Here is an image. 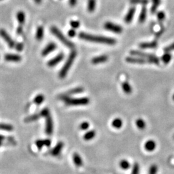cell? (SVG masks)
I'll list each match as a JSON object with an SVG mask.
<instances>
[{"instance_id": "cell-7", "label": "cell", "mask_w": 174, "mask_h": 174, "mask_svg": "<svg viewBox=\"0 0 174 174\" xmlns=\"http://www.w3.org/2000/svg\"><path fill=\"white\" fill-rule=\"evenodd\" d=\"M0 36H2L3 39L5 41V42L7 43L9 47H10L11 48H14L15 47V43L12 39L11 38V36L8 34V33L6 32V30H5L4 29H0Z\"/></svg>"}, {"instance_id": "cell-35", "label": "cell", "mask_w": 174, "mask_h": 174, "mask_svg": "<svg viewBox=\"0 0 174 174\" xmlns=\"http://www.w3.org/2000/svg\"><path fill=\"white\" fill-rule=\"evenodd\" d=\"M132 4H141L143 5H146L148 3V0H130Z\"/></svg>"}, {"instance_id": "cell-15", "label": "cell", "mask_w": 174, "mask_h": 174, "mask_svg": "<svg viewBox=\"0 0 174 174\" xmlns=\"http://www.w3.org/2000/svg\"><path fill=\"white\" fill-rule=\"evenodd\" d=\"M64 144L63 142H59V143L55 146V147L52 150L51 154L53 156H57L61 152V150L63 148Z\"/></svg>"}, {"instance_id": "cell-17", "label": "cell", "mask_w": 174, "mask_h": 174, "mask_svg": "<svg viewBox=\"0 0 174 174\" xmlns=\"http://www.w3.org/2000/svg\"><path fill=\"white\" fill-rule=\"evenodd\" d=\"M56 47H57L56 45L54 43H49L42 51V56H47V55L49 54L50 52H52L56 48Z\"/></svg>"}, {"instance_id": "cell-39", "label": "cell", "mask_w": 174, "mask_h": 174, "mask_svg": "<svg viewBox=\"0 0 174 174\" xmlns=\"http://www.w3.org/2000/svg\"><path fill=\"white\" fill-rule=\"evenodd\" d=\"M40 116H42V117H47V116H48L50 115V113H49V110L48 108H44L43 110H42V112H40L39 113Z\"/></svg>"}, {"instance_id": "cell-18", "label": "cell", "mask_w": 174, "mask_h": 174, "mask_svg": "<svg viewBox=\"0 0 174 174\" xmlns=\"http://www.w3.org/2000/svg\"><path fill=\"white\" fill-rule=\"evenodd\" d=\"M156 148V143L153 140H148L144 144V148L148 152H152Z\"/></svg>"}, {"instance_id": "cell-27", "label": "cell", "mask_w": 174, "mask_h": 174, "mask_svg": "<svg viewBox=\"0 0 174 174\" xmlns=\"http://www.w3.org/2000/svg\"><path fill=\"white\" fill-rule=\"evenodd\" d=\"M135 124L137 127L140 130H143L146 128V123L142 119H137L135 121Z\"/></svg>"}, {"instance_id": "cell-37", "label": "cell", "mask_w": 174, "mask_h": 174, "mask_svg": "<svg viewBox=\"0 0 174 174\" xmlns=\"http://www.w3.org/2000/svg\"><path fill=\"white\" fill-rule=\"evenodd\" d=\"M139 165L138 163H135L133 166L132 174H139Z\"/></svg>"}, {"instance_id": "cell-1", "label": "cell", "mask_w": 174, "mask_h": 174, "mask_svg": "<svg viewBox=\"0 0 174 174\" xmlns=\"http://www.w3.org/2000/svg\"><path fill=\"white\" fill-rule=\"evenodd\" d=\"M79 38L81 39L88 41V42L108 45H113L116 43V40L113 38L105 37V36L92 35L85 33H80L79 34Z\"/></svg>"}, {"instance_id": "cell-36", "label": "cell", "mask_w": 174, "mask_h": 174, "mask_svg": "<svg viewBox=\"0 0 174 174\" xmlns=\"http://www.w3.org/2000/svg\"><path fill=\"white\" fill-rule=\"evenodd\" d=\"M157 166L155 164H152L151 165V166L149 168V171H148V174H157Z\"/></svg>"}, {"instance_id": "cell-42", "label": "cell", "mask_w": 174, "mask_h": 174, "mask_svg": "<svg viewBox=\"0 0 174 174\" xmlns=\"http://www.w3.org/2000/svg\"><path fill=\"white\" fill-rule=\"evenodd\" d=\"M70 24L72 28L77 29V28H79V26L80 25V23L78 21H71Z\"/></svg>"}, {"instance_id": "cell-23", "label": "cell", "mask_w": 174, "mask_h": 174, "mask_svg": "<svg viewBox=\"0 0 174 174\" xmlns=\"http://www.w3.org/2000/svg\"><path fill=\"white\" fill-rule=\"evenodd\" d=\"M122 89L124 92L126 94H130L132 92V87L128 82H124V83H122Z\"/></svg>"}, {"instance_id": "cell-34", "label": "cell", "mask_w": 174, "mask_h": 174, "mask_svg": "<svg viewBox=\"0 0 174 174\" xmlns=\"http://www.w3.org/2000/svg\"><path fill=\"white\" fill-rule=\"evenodd\" d=\"M153 5L152 7L151 8V12L152 13H155L157 11V8L160 5V0H152Z\"/></svg>"}, {"instance_id": "cell-9", "label": "cell", "mask_w": 174, "mask_h": 174, "mask_svg": "<svg viewBox=\"0 0 174 174\" xmlns=\"http://www.w3.org/2000/svg\"><path fill=\"white\" fill-rule=\"evenodd\" d=\"M47 120H46V128H45V132L48 135H51L53 132V121L52 120V117L50 115L47 116Z\"/></svg>"}, {"instance_id": "cell-2", "label": "cell", "mask_w": 174, "mask_h": 174, "mask_svg": "<svg viewBox=\"0 0 174 174\" xmlns=\"http://www.w3.org/2000/svg\"><path fill=\"white\" fill-rule=\"evenodd\" d=\"M76 56H77V52L75 51V50H73V51L70 52L65 64L63 67L62 69L60 70V72H59V76L61 79L65 78V77L67 76V73L68 70H70V68L71 67V66L72 65V63L73 62H74Z\"/></svg>"}, {"instance_id": "cell-28", "label": "cell", "mask_w": 174, "mask_h": 174, "mask_svg": "<svg viewBox=\"0 0 174 174\" xmlns=\"http://www.w3.org/2000/svg\"><path fill=\"white\" fill-rule=\"evenodd\" d=\"M39 117H40L39 114H34V115H33V116H30L26 117L24 120V121L25 123L34 122L35 121H37L39 118Z\"/></svg>"}, {"instance_id": "cell-20", "label": "cell", "mask_w": 174, "mask_h": 174, "mask_svg": "<svg viewBox=\"0 0 174 174\" xmlns=\"http://www.w3.org/2000/svg\"><path fill=\"white\" fill-rule=\"evenodd\" d=\"M157 46V43L156 42H146V43H141L139 44V47L143 49H147V48H155Z\"/></svg>"}, {"instance_id": "cell-31", "label": "cell", "mask_w": 174, "mask_h": 174, "mask_svg": "<svg viewBox=\"0 0 174 174\" xmlns=\"http://www.w3.org/2000/svg\"><path fill=\"white\" fill-rule=\"evenodd\" d=\"M87 8L89 12H93L95 8V0H89Z\"/></svg>"}, {"instance_id": "cell-24", "label": "cell", "mask_w": 174, "mask_h": 174, "mask_svg": "<svg viewBox=\"0 0 174 174\" xmlns=\"http://www.w3.org/2000/svg\"><path fill=\"white\" fill-rule=\"evenodd\" d=\"M43 34H44L43 27L42 26H40L38 28L37 31H36V39H37V40H38V41L42 40L43 38Z\"/></svg>"}, {"instance_id": "cell-8", "label": "cell", "mask_w": 174, "mask_h": 174, "mask_svg": "<svg viewBox=\"0 0 174 174\" xmlns=\"http://www.w3.org/2000/svg\"><path fill=\"white\" fill-rule=\"evenodd\" d=\"M83 91H84V89L83 88V87H81V86L76 87V88H75V89H73L70 90L69 91H68L67 93L62 94L61 95H60V98L62 99L64 98L69 97V96L71 95H74V94H76L81 93V92H83Z\"/></svg>"}, {"instance_id": "cell-47", "label": "cell", "mask_w": 174, "mask_h": 174, "mask_svg": "<svg viewBox=\"0 0 174 174\" xmlns=\"http://www.w3.org/2000/svg\"><path fill=\"white\" fill-rule=\"evenodd\" d=\"M4 139H5V137L2 135H0V146H1V145L2 144Z\"/></svg>"}, {"instance_id": "cell-43", "label": "cell", "mask_w": 174, "mask_h": 174, "mask_svg": "<svg viewBox=\"0 0 174 174\" xmlns=\"http://www.w3.org/2000/svg\"><path fill=\"white\" fill-rule=\"evenodd\" d=\"M15 47L17 51H21V50L23 49V45L21 43H18L15 45Z\"/></svg>"}, {"instance_id": "cell-45", "label": "cell", "mask_w": 174, "mask_h": 174, "mask_svg": "<svg viewBox=\"0 0 174 174\" xmlns=\"http://www.w3.org/2000/svg\"><path fill=\"white\" fill-rule=\"evenodd\" d=\"M77 0H69V4L71 7H74L77 4Z\"/></svg>"}, {"instance_id": "cell-12", "label": "cell", "mask_w": 174, "mask_h": 174, "mask_svg": "<svg viewBox=\"0 0 174 174\" xmlns=\"http://www.w3.org/2000/svg\"><path fill=\"white\" fill-rule=\"evenodd\" d=\"M64 58V55L63 54L61 53V54H58L57 56H56L55 57H54L53 59H52L51 60H50L48 63H47V65L48 67H54V66H56V65H57V64L59 63V62H61L63 59Z\"/></svg>"}, {"instance_id": "cell-5", "label": "cell", "mask_w": 174, "mask_h": 174, "mask_svg": "<svg viewBox=\"0 0 174 174\" xmlns=\"http://www.w3.org/2000/svg\"><path fill=\"white\" fill-rule=\"evenodd\" d=\"M50 30H51L52 33L56 36V37L57 38V39L61 42L64 45H66L67 47H68V48H73L74 47V45L72 42H71L70 41L68 40V39H67L65 36H64L62 33L59 30L56 26H52L51 29H50Z\"/></svg>"}, {"instance_id": "cell-25", "label": "cell", "mask_w": 174, "mask_h": 174, "mask_svg": "<svg viewBox=\"0 0 174 174\" xmlns=\"http://www.w3.org/2000/svg\"><path fill=\"white\" fill-rule=\"evenodd\" d=\"M95 136V132L94 130H90L87 132L84 135L83 138L85 141H90L94 139Z\"/></svg>"}, {"instance_id": "cell-48", "label": "cell", "mask_w": 174, "mask_h": 174, "mask_svg": "<svg viewBox=\"0 0 174 174\" xmlns=\"http://www.w3.org/2000/svg\"><path fill=\"white\" fill-rule=\"evenodd\" d=\"M34 2H35L36 3H37V4H40L41 3H42V0H34Z\"/></svg>"}, {"instance_id": "cell-10", "label": "cell", "mask_w": 174, "mask_h": 174, "mask_svg": "<svg viewBox=\"0 0 174 174\" xmlns=\"http://www.w3.org/2000/svg\"><path fill=\"white\" fill-rule=\"evenodd\" d=\"M126 61L130 63H135V64H145L148 61L146 59L141 57H127L126 58Z\"/></svg>"}, {"instance_id": "cell-19", "label": "cell", "mask_w": 174, "mask_h": 174, "mask_svg": "<svg viewBox=\"0 0 174 174\" xmlns=\"http://www.w3.org/2000/svg\"><path fill=\"white\" fill-rule=\"evenodd\" d=\"M73 161L75 164V165L77 167H81L83 166V159L77 153H74L73 154Z\"/></svg>"}, {"instance_id": "cell-4", "label": "cell", "mask_w": 174, "mask_h": 174, "mask_svg": "<svg viewBox=\"0 0 174 174\" xmlns=\"http://www.w3.org/2000/svg\"><path fill=\"white\" fill-rule=\"evenodd\" d=\"M130 54L132 56L144 58L148 61V62L150 63L155 64V65H159V59L157 56H155V55L139 51V50H132L130 52Z\"/></svg>"}, {"instance_id": "cell-32", "label": "cell", "mask_w": 174, "mask_h": 174, "mask_svg": "<svg viewBox=\"0 0 174 174\" xmlns=\"http://www.w3.org/2000/svg\"><path fill=\"white\" fill-rule=\"evenodd\" d=\"M171 59H172V55L169 52H166L164 55H163V56L161 57L163 62L165 64H168L171 61Z\"/></svg>"}, {"instance_id": "cell-40", "label": "cell", "mask_w": 174, "mask_h": 174, "mask_svg": "<svg viewBox=\"0 0 174 174\" xmlns=\"http://www.w3.org/2000/svg\"><path fill=\"white\" fill-rule=\"evenodd\" d=\"M79 128L82 130H86L89 128V123L88 122L82 123L79 126Z\"/></svg>"}, {"instance_id": "cell-41", "label": "cell", "mask_w": 174, "mask_h": 174, "mask_svg": "<svg viewBox=\"0 0 174 174\" xmlns=\"http://www.w3.org/2000/svg\"><path fill=\"white\" fill-rule=\"evenodd\" d=\"M163 50L165 52H170L171 51H173V50H174V43H172L171 45L168 46V47H165Z\"/></svg>"}, {"instance_id": "cell-29", "label": "cell", "mask_w": 174, "mask_h": 174, "mask_svg": "<svg viewBox=\"0 0 174 174\" xmlns=\"http://www.w3.org/2000/svg\"><path fill=\"white\" fill-rule=\"evenodd\" d=\"M120 166L123 170H128V169H129L130 167V164L127 160L123 159L120 163Z\"/></svg>"}, {"instance_id": "cell-33", "label": "cell", "mask_w": 174, "mask_h": 174, "mask_svg": "<svg viewBox=\"0 0 174 174\" xmlns=\"http://www.w3.org/2000/svg\"><path fill=\"white\" fill-rule=\"evenodd\" d=\"M44 100H45L44 95L42 94H39L36 96V97L34 98V102L37 104H40L41 103H42L43 102Z\"/></svg>"}, {"instance_id": "cell-38", "label": "cell", "mask_w": 174, "mask_h": 174, "mask_svg": "<svg viewBox=\"0 0 174 174\" xmlns=\"http://www.w3.org/2000/svg\"><path fill=\"white\" fill-rule=\"evenodd\" d=\"M157 17L159 21H162L164 20V18H165V14H164V12L163 11H160L157 13Z\"/></svg>"}, {"instance_id": "cell-46", "label": "cell", "mask_w": 174, "mask_h": 174, "mask_svg": "<svg viewBox=\"0 0 174 174\" xmlns=\"http://www.w3.org/2000/svg\"><path fill=\"white\" fill-rule=\"evenodd\" d=\"M22 32H23V28H22L21 25H20V26H18V28L17 29V34H21L22 33Z\"/></svg>"}, {"instance_id": "cell-21", "label": "cell", "mask_w": 174, "mask_h": 174, "mask_svg": "<svg viewBox=\"0 0 174 174\" xmlns=\"http://www.w3.org/2000/svg\"><path fill=\"white\" fill-rule=\"evenodd\" d=\"M16 17L17 21L21 25L25 23V14L23 11H19L16 14Z\"/></svg>"}, {"instance_id": "cell-13", "label": "cell", "mask_w": 174, "mask_h": 174, "mask_svg": "<svg viewBox=\"0 0 174 174\" xmlns=\"http://www.w3.org/2000/svg\"><path fill=\"white\" fill-rule=\"evenodd\" d=\"M135 12V7H132L129 9V11H128L126 15L125 16V21L126 23H127V24L130 23L131 21L133 20V18H134Z\"/></svg>"}, {"instance_id": "cell-11", "label": "cell", "mask_w": 174, "mask_h": 174, "mask_svg": "<svg viewBox=\"0 0 174 174\" xmlns=\"http://www.w3.org/2000/svg\"><path fill=\"white\" fill-rule=\"evenodd\" d=\"M36 145L37 146L38 150H41L43 146H47V147H49L51 145V141L49 139H38L36 141Z\"/></svg>"}, {"instance_id": "cell-44", "label": "cell", "mask_w": 174, "mask_h": 174, "mask_svg": "<svg viewBox=\"0 0 174 174\" xmlns=\"http://www.w3.org/2000/svg\"><path fill=\"white\" fill-rule=\"evenodd\" d=\"M68 34L70 36V37L72 38V37H74V36L76 35V33L74 29H70L69 31H68Z\"/></svg>"}, {"instance_id": "cell-22", "label": "cell", "mask_w": 174, "mask_h": 174, "mask_svg": "<svg viewBox=\"0 0 174 174\" xmlns=\"http://www.w3.org/2000/svg\"><path fill=\"white\" fill-rule=\"evenodd\" d=\"M112 126L117 129H120L123 126V121L120 118L114 119L112 123Z\"/></svg>"}, {"instance_id": "cell-51", "label": "cell", "mask_w": 174, "mask_h": 174, "mask_svg": "<svg viewBox=\"0 0 174 174\" xmlns=\"http://www.w3.org/2000/svg\"><path fill=\"white\" fill-rule=\"evenodd\" d=\"M173 138H174V136H173Z\"/></svg>"}, {"instance_id": "cell-50", "label": "cell", "mask_w": 174, "mask_h": 174, "mask_svg": "<svg viewBox=\"0 0 174 174\" xmlns=\"http://www.w3.org/2000/svg\"><path fill=\"white\" fill-rule=\"evenodd\" d=\"M0 1H2V0H0Z\"/></svg>"}, {"instance_id": "cell-16", "label": "cell", "mask_w": 174, "mask_h": 174, "mask_svg": "<svg viewBox=\"0 0 174 174\" xmlns=\"http://www.w3.org/2000/svg\"><path fill=\"white\" fill-rule=\"evenodd\" d=\"M5 59L7 61L19 62L21 60V57L17 54H8L5 56Z\"/></svg>"}, {"instance_id": "cell-30", "label": "cell", "mask_w": 174, "mask_h": 174, "mask_svg": "<svg viewBox=\"0 0 174 174\" xmlns=\"http://www.w3.org/2000/svg\"><path fill=\"white\" fill-rule=\"evenodd\" d=\"M13 129H14V128L11 125L0 123V130L7 131V132H11L13 130Z\"/></svg>"}, {"instance_id": "cell-49", "label": "cell", "mask_w": 174, "mask_h": 174, "mask_svg": "<svg viewBox=\"0 0 174 174\" xmlns=\"http://www.w3.org/2000/svg\"><path fill=\"white\" fill-rule=\"evenodd\" d=\"M173 100L174 101V94H173Z\"/></svg>"}, {"instance_id": "cell-3", "label": "cell", "mask_w": 174, "mask_h": 174, "mask_svg": "<svg viewBox=\"0 0 174 174\" xmlns=\"http://www.w3.org/2000/svg\"><path fill=\"white\" fill-rule=\"evenodd\" d=\"M65 101V104L68 106H82L86 105L90 103L89 98H70L69 97L64 98L62 99Z\"/></svg>"}, {"instance_id": "cell-26", "label": "cell", "mask_w": 174, "mask_h": 174, "mask_svg": "<svg viewBox=\"0 0 174 174\" xmlns=\"http://www.w3.org/2000/svg\"><path fill=\"white\" fill-rule=\"evenodd\" d=\"M146 18V7H143L141 9V13L139 14V21L141 23H143L144 22Z\"/></svg>"}, {"instance_id": "cell-14", "label": "cell", "mask_w": 174, "mask_h": 174, "mask_svg": "<svg viewBox=\"0 0 174 174\" xmlns=\"http://www.w3.org/2000/svg\"><path fill=\"white\" fill-rule=\"evenodd\" d=\"M108 57L107 56V55H101V56H99L94 57L92 59L91 61L94 64V65H98V64L106 62L107 61H108Z\"/></svg>"}, {"instance_id": "cell-6", "label": "cell", "mask_w": 174, "mask_h": 174, "mask_svg": "<svg viewBox=\"0 0 174 174\" xmlns=\"http://www.w3.org/2000/svg\"><path fill=\"white\" fill-rule=\"evenodd\" d=\"M104 27L106 30L113 32L116 34H121L123 31V28L120 25L113 23L110 21L105 23Z\"/></svg>"}]
</instances>
